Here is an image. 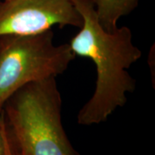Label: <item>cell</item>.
<instances>
[{"instance_id":"cell-1","label":"cell","mask_w":155,"mask_h":155,"mask_svg":"<svg viewBox=\"0 0 155 155\" xmlns=\"http://www.w3.org/2000/svg\"><path fill=\"white\" fill-rule=\"evenodd\" d=\"M72 3L83 23L69 46L74 55L88 58L96 67L94 92L77 116L79 125L91 126L105 122L126 104L127 93L134 92L136 86L127 69L140 59L141 51L134 44L128 27L114 31L102 27L93 0H72Z\"/></svg>"},{"instance_id":"cell-2","label":"cell","mask_w":155,"mask_h":155,"mask_svg":"<svg viewBox=\"0 0 155 155\" xmlns=\"http://www.w3.org/2000/svg\"><path fill=\"white\" fill-rule=\"evenodd\" d=\"M62 100L55 78L17 90L2 108L7 132L19 155H79L61 121Z\"/></svg>"},{"instance_id":"cell-3","label":"cell","mask_w":155,"mask_h":155,"mask_svg":"<svg viewBox=\"0 0 155 155\" xmlns=\"http://www.w3.org/2000/svg\"><path fill=\"white\" fill-rule=\"evenodd\" d=\"M75 58L69 43H54L51 29L0 37V110L17 90L29 83L56 78Z\"/></svg>"},{"instance_id":"cell-4","label":"cell","mask_w":155,"mask_h":155,"mask_svg":"<svg viewBox=\"0 0 155 155\" xmlns=\"http://www.w3.org/2000/svg\"><path fill=\"white\" fill-rule=\"evenodd\" d=\"M72 0H5L0 3V37L35 35L60 28L82 26Z\"/></svg>"},{"instance_id":"cell-5","label":"cell","mask_w":155,"mask_h":155,"mask_svg":"<svg viewBox=\"0 0 155 155\" xmlns=\"http://www.w3.org/2000/svg\"><path fill=\"white\" fill-rule=\"evenodd\" d=\"M97 17L107 31L118 28V21L137 7L139 0H93Z\"/></svg>"},{"instance_id":"cell-6","label":"cell","mask_w":155,"mask_h":155,"mask_svg":"<svg viewBox=\"0 0 155 155\" xmlns=\"http://www.w3.org/2000/svg\"><path fill=\"white\" fill-rule=\"evenodd\" d=\"M5 122L3 110H0V155H5Z\"/></svg>"},{"instance_id":"cell-7","label":"cell","mask_w":155,"mask_h":155,"mask_svg":"<svg viewBox=\"0 0 155 155\" xmlns=\"http://www.w3.org/2000/svg\"><path fill=\"white\" fill-rule=\"evenodd\" d=\"M5 155H19L15 145L13 143L12 140L10 137L9 134L7 132V128L5 125Z\"/></svg>"},{"instance_id":"cell-8","label":"cell","mask_w":155,"mask_h":155,"mask_svg":"<svg viewBox=\"0 0 155 155\" xmlns=\"http://www.w3.org/2000/svg\"><path fill=\"white\" fill-rule=\"evenodd\" d=\"M0 3H1V2H0Z\"/></svg>"}]
</instances>
